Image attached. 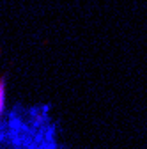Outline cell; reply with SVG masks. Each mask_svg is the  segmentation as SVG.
Instances as JSON below:
<instances>
[{
    "instance_id": "cell-1",
    "label": "cell",
    "mask_w": 147,
    "mask_h": 149,
    "mask_svg": "<svg viewBox=\"0 0 147 149\" xmlns=\"http://www.w3.org/2000/svg\"><path fill=\"white\" fill-rule=\"evenodd\" d=\"M6 107V78H0V117Z\"/></svg>"
}]
</instances>
